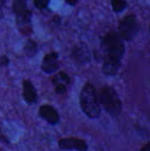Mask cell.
<instances>
[{
	"label": "cell",
	"instance_id": "obj_1",
	"mask_svg": "<svg viewBox=\"0 0 150 151\" xmlns=\"http://www.w3.org/2000/svg\"><path fill=\"white\" fill-rule=\"evenodd\" d=\"M102 49L104 52L103 72L106 75H116L121 66L125 53V45L119 35L114 31L107 33L102 39Z\"/></svg>",
	"mask_w": 150,
	"mask_h": 151
},
{
	"label": "cell",
	"instance_id": "obj_2",
	"mask_svg": "<svg viewBox=\"0 0 150 151\" xmlns=\"http://www.w3.org/2000/svg\"><path fill=\"white\" fill-rule=\"evenodd\" d=\"M80 104L83 112L90 119H96L100 116V101L94 86L87 83L80 95Z\"/></svg>",
	"mask_w": 150,
	"mask_h": 151
},
{
	"label": "cell",
	"instance_id": "obj_3",
	"mask_svg": "<svg viewBox=\"0 0 150 151\" xmlns=\"http://www.w3.org/2000/svg\"><path fill=\"white\" fill-rule=\"evenodd\" d=\"M99 101L103 109L112 117H118L122 111L121 100L116 90L110 87L104 86L99 93Z\"/></svg>",
	"mask_w": 150,
	"mask_h": 151
},
{
	"label": "cell",
	"instance_id": "obj_4",
	"mask_svg": "<svg viewBox=\"0 0 150 151\" xmlns=\"http://www.w3.org/2000/svg\"><path fill=\"white\" fill-rule=\"evenodd\" d=\"M27 0H13L12 2V11L16 15L18 27L24 35L32 33V13L27 9Z\"/></svg>",
	"mask_w": 150,
	"mask_h": 151
},
{
	"label": "cell",
	"instance_id": "obj_5",
	"mask_svg": "<svg viewBox=\"0 0 150 151\" xmlns=\"http://www.w3.org/2000/svg\"><path fill=\"white\" fill-rule=\"evenodd\" d=\"M140 25L133 14L126 16L118 26V35L125 41H132L137 35Z\"/></svg>",
	"mask_w": 150,
	"mask_h": 151
},
{
	"label": "cell",
	"instance_id": "obj_6",
	"mask_svg": "<svg viewBox=\"0 0 150 151\" xmlns=\"http://www.w3.org/2000/svg\"><path fill=\"white\" fill-rule=\"evenodd\" d=\"M58 146L61 150H77L87 151L88 144L85 141L72 137V138H64L58 141Z\"/></svg>",
	"mask_w": 150,
	"mask_h": 151
},
{
	"label": "cell",
	"instance_id": "obj_7",
	"mask_svg": "<svg viewBox=\"0 0 150 151\" xmlns=\"http://www.w3.org/2000/svg\"><path fill=\"white\" fill-rule=\"evenodd\" d=\"M72 57L76 62L80 64H85L89 62L91 58L88 47L83 42L78 43L73 47L72 51Z\"/></svg>",
	"mask_w": 150,
	"mask_h": 151
},
{
	"label": "cell",
	"instance_id": "obj_8",
	"mask_svg": "<svg viewBox=\"0 0 150 151\" xmlns=\"http://www.w3.org/2000/svg\"><path fill=\"white\" fill-rule=\"evenodd\" d=\"M39 116L50 125H56L59 121V115L56 109L49 104L42 105L39 108Z\"/></svg>",
	"mask_w": 150,
	"mask_h": 151
},
{
	"label": "cell",
	"instance_id": "obj_9",
	"mask_svg": "<svg viewBox=\"0 0 150 151\" xmlns=\"http://www.w3.org/2000/svg\"><path fill=\"white\" fill-rule=\"evenodd\" d=\"M70 77L64 72H60L52 79L55 92L57 95H65L67 90V86L70 84Z\"/></svg>",
	"mask_w": 150,
	"mask_h": 151
},
{
	"label": "cell",
	"instance_id": "obj_10",
	"mask_svg": "<svg viewBox=\"0 0 150 151\" xmlns=\"http://www.w3.org/2000/svg\"><path fill=\"white\" fill-rule=\"evenodd\" d=\"M58 54L57 52H50L47 54L42 62V70L46 73H55L59 65H58Z\"/></svg>",
	"mask_w": 150,
	"mask_h": 151
},
{
	"label": "cell",
	"instance_id": "obj_11",
	"mask_svg": "<svg viewBox=\"0 0 150 151\" xmlns=\"http://www.w3.org/2000/svg\"><path fill=\"white\" fill-rule=\"evenodd\" d=\"M22 96L25 102L28 104H33L37 101L36 89L29 80H24L22 82Z\"/></svg>",
	"mask_w": 150,
	"mask_h": 151
},
{
	"label": "cell",
	"instance_id": "obj_12",
	"mask_svg": "<svg viewBox=\"0 0 150 151\" xmlns=\"http://www.w3.org/2000/svg\"><path fill=\"white\" fill-rule=\"evenodd\" d=\"M24 51L27 57H33L37 51V44L33 40H28L24 47Z\"/></svg>",
	"mask_w": 150,
	"mask_h": 151
},
{
	"label": "cell",
	"instance_id": "obj_13",
	"mask_svg": "<svg viewBox=\"0 0 150 151\" xmlns=\"http://www.w3.org/2000/svg\"><path fill=\"white\" fill-rule=\"evenodd\" d=\"M111 6L115 12H121L127 7L126 0H111Z\"/></svg>",
	"mask_w": 150,
	"mask_h": 151
},
{
	"label": "cell",
	"instance_id": "obj_14",
	"mask_svg": "<svg viewBox=\"0 0 150 151\" xmlns=\"http://www.w3.org/2000/svg\"><path fill=\"white\" fill-rule=\"evenodd\" d=\"M50 0H34V4L36 8L40 9V10H42V9H45L49 3H50Z\"/></svg>",
	"mask_w": 150,
	"mask_h": 151
},
{
	"label": "cell",
	"instance_id": "obj_15",
	"mask_svg": "<svg viewBox=\"0 0 150 151\" xmlns=\"http://www.w3.org/2000/svg\"><path fill=\"white\" fill-rule=\"evenodd\" d=\"M10 63V60L8 58V57L6 55H3L0 58V65L2 66H7Z\"/></svg>",
	"mask_w": 150,
	"mask_h": 151
},
{
	"label": "cell",
	"instance_id": "obj_16",
	"mask_svg": "<svg viewBox=\"0 0 150 151\" xmlns=\"http://www.w3.org/2000/svg\"><path fill=\"white\" fill-rule=\"evenodd\" d=\"M4 3H5V0H0V18L3 16V6L4 5Z\"/></svg>",
	"mask_w": 150,
	"mask_h": 151
},
{
	"label": "cell",
	"instance_id": "obj_17",
	"mask_svg": "<svg viewBox=\"0 0 150 151\" xmlns=\"http://www.w3.org/2000/svg\"><path fill=\"white\" fill-rule=\"evenodd\" d=\"M141 151H150V143H148V144L144 145L141 149Z\"/></svg>",
	"mask_w": 150,
	"mask_h": 151
},
{
	"label": "cell",
	"instance_id": "obj_18",
	"mask_svg": "<svg viewBox=\"0 0 150 151\" xmlns=\"http://www.w3.org/2000/svg\"><path fill=\"white\" fill-rule=\"evenodd\" d=\"M65 1H66V3H67L68 4H70V5H75V4L78 3L79 0H65Z\"/></svg>",
	"mask_w": 150,
	"mask_h": 151
},
{
	"label": "cell",
	"instance_id": "obj_19",
	"mask_svg": "<svg viewBox=\"0 0 150 151\" xmlns=\"http://www.w3.org/2000/svg\"><path fill=\"white\" fill-rule=\"evenodd\" d=\"M0 151H2V150H1V149H0Z\"/></svg>",
	"mask_w": 150,
	"mask_h": 151
},
{
	"label": "cell",
	"instance_id": "obj_20",
	"mask_svg": "<svg viewBox=\"0 0 150 151\" xmlns=\"http://www.w3.org/2000/svg\"><path fill=\"white\" fill-rule=\"evenodd\" d=\"M149 31H150V26H149Z\"/></svg>",
	"mask_w": 150,
	"mask_h": 151
}]
</instances>
